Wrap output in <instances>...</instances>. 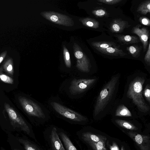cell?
Segmentation results:
<instances>
[{
	"label": "cell",
	"instance_id": "obj_1",
	"mask_svg": "<svg viewBox=\"0 0 150 150\" xmlns=\"http://www.w3.org/2000/svg\"><path fill=\"white\" fill-rule=\"evenodd\" d=\"M144 81L143 77L138 76L135 78L129 85L127 95L140 111L146 112L149 111L150 108L145 102L142 94Z\"/></svg>",
	"mask_w": 150,
	"mask_h": 150
},
{
	"label": "cell",
	"instance_id": "obj_2",
	"mask_svg": "<svg viewBox=\"0 0 150 150\" xmlns=\"http://www.w3.org/2000/svg\"><path fill=\"white\" fill-rule=\"evenodd\" d=\"M118 79V76L112 77L100 91L94 108L95 116L102 111L108 105L114 94Z\"/></svg>",
	"mask_w": 150,
	"mask_h": 150
},
{
	"label": "cell",
	"instance_id": "obj_3",
	"mask_svg": "<svg viewBox=\"0 0 150 150\" xmlns=\"http://www.w3.org/2000/svg\"><path fill=\"white\" fill-rule=\"evenodd\" d=\"M18 100L25 112L29 116L45 119L48 116V112L40 103L27 97L20 96Z\"/></svg>",
	"mask_w": 150,
	"mask_h": 150
},
{
	"label": "cell",
	"instance_id": "obj_4",
	"mask_svg": "<svg viewBox=\"0 0 150 150\" xmlns=\"http://www.w3.org/2000/svg\"><path fill=\"white\" fill-rule=\"evenodd\" d=\"M96 80V79L71 78L67 83L65 91L69 97H77L90 88Z\"/></svg>",
	"mask_w": 150,
	"mask_h": 150
},
{
	"label": "cell",
	"instance_id": "obj_5",
	"mask_svg": "<svg viewBox=\"0 0 150 150\" xmlns=\"http://www.w3.org/2000/svg\"><path fill=\"white\" fill-rule=\"evenodd\" d=\"M49 104L51 108L57 113L70 120L81 122L85 121L87 119L80 113L65 106L57 100H51Z\"/></svg>",
	"mask_w": 150,
	"mask_h": 150
},
{
	"label": "cell",
	"instance_id": "obj_6",
	"mask_svg": "<svg viewBox=\"0 0 150 150\" xmlns=\"http://www.w3.org/2000/svg\"><path fill=\"white\" fill-rule=\"evenodd\" d=\"M4 107L13 126L20 128L27 134H29V127L22 117L8 104L5 103Z\"/></svg>",
	"mask_w": 150,
	"mask_h": 150
},
{
	"label": "cell",
	"instance_id": "obj_7",
	"mask_svg": "<svg viewBox=\"0 0 150 150\" xmlns=\"http://www.w3.org/2000/svg\"><path fill=\"white\" fill-rule=\"evenodd\" d=\"M40 14L45 19L54 23L67 26L74 25L72 19L65 15L54 11H44Z\"/></svg>",
	"mask_w": 150,
	"mask_h": 150
},
{
	"label": "cell",
	"instance_id": "obj_8",
	"mask_svg": "<svg viewBox=\"0 0 150 150\" xmlns=\"http://www.w3.org/2000/svg\"><path fill=\"white\" fill-rule=\"evenodd\" d=\"M127 134L141 150H150V139L149 136L131 131L128 132Z\"/></svg>",
	"mask_w": 150,
	"mask_h": 150
},
{
	"label": "cell",
	"instance_id": "obj_9",
	"mask_svg": "<svg viewBox=\"0 0 150 150\" xmlns=\"http://www.w3.org/2000/svg\"><path fill=\"white\" fill-rule=\"evenodd\" d=\"M141 25H138L133 28L132 32L138 35L143 45L144 51L146 50L148 45V40L149 37V33L148 29L145 27L140 28Z\"/></svg>",
	"mask_w": 150,
	"mask_h": 150
},
{
	"label": "cell",
	"instance_id": "obj_10",
	"mask_svg": "<svg viewBox=\"0 0 150 150\" xmlns=\"http://www.w3.org/2000/svg\"><path fill=\"white\" fill-rule=\"evenodd\" d=\"M50 137L54 150H65L59 138L55 127H54L52 130Z\"/></svg>",
	"mask_w": 150,
	"mask_h": 150
},
{
	"label": "cell",
	"instance_id": "obj_11",
	"mask_svg": "<svg viewBox=\"0 0 150 150\" xmlns=\"http://www.w3.org/2000/svg\"><path fill=\"white\" fill-rule=\"evenodd\" d=\"M81 137L83 140L86 142H96L100 141L107 140L106 137L104 136L95 134L90 132L83 133Z\"/></svg>",
	"mask_w": 150,
	"mask_h": 150
},
{
	"label": "cell",
	"instance_id": "obj_12",
	"mask_svg": "<svg viewBox=\"0 0 150 150\" xmlns=\"http://www.w3.org/2000/svg\"><path fill=\"white\" fill-rule=\"evenodd\" d=\"M116 37L119 41L124 44H128L138 43L141 42L139 38L135 36L117 35Z\"/></svg>",
	"mask_w": 150,
	"mask_h": 150
},
{
	"label": "cell",
	"instance_id": "obj_13",
	"mask_svg": "<svg viewBox=\"0 0 150 150\" xmlns=\"http://www.w3.org/2000/svg\"><path fill=\"white\" fill-rule=\"evenodd\" d=\"M127 22L125 21L115 20L111 23L110 29L113 32L119 33L127 27Z\"/></svg>",
	"mask_w": 150,
	"mask_h": 150
},
{
	"label": "cell",
	"instance_id": "obj_14",
	"mask_svg": "<svg viewBox=\"0 0 150 150\" xmlns=\"http://www.w3.org/2000/svg\"><path fill=\"white\" fill-rule=\"evenodd\" d=\"M59 135L67 150H77L69 138L64 133L61 132Z\"/></svg>",
	"mask_w": 150,
	"mask_h": 150
},
{
	"label": "cell",
	"instance_id": "obj_15",
	"mask_svg": "<svg viewBox=\"0 0 150 150\" xmlns=\"http://www.w3.org/2000/svg\"><path fill=\"white\" fill-rule=\"evenodd\" d=\"M3 70L8 74L13 76L14 73L13 62L12 58L6 59L2 65Z\"/></svg>",
	"mask_w": 150,
	"mask_h": 150
},
{
	"label": "cell",
	"instance_id": "obj_16",
	"mask_svg": "<svg viewBox=\"0 0 150 150\" xmlns=\"http://www.w3.org/2000/svg\"><path fill=\"white\" fill-rule=\"evenodd\" d=\"M79 21L83 25L89 27L96 28L99 26L98 22L93 18H81Z\"/></svg>",
	"mask_w": 150,
	"mask_h": 150
},
{
	"label": "cell",
	"instance_id": "obj_17",
	"mask_svg": "<svg viewBox=\"0 0 150 150\" xmlns=\"http://www.w3.org/2000/svg\"><path fill=\"white\" fill-rule=\"evenodd\" d=\"M115 116L120 117H131L132 114L129 109L124 105H119L115 112Z\"/></svg>",
	"mask_w": 150,
	"mask_h": 150
},
{
	"label": "cell",
	"instance_id": "obj_18",
	"mask_svg": "<svg viewBox=\"0 0 150 150\" xmlns=\"http://www.w3.org/2000/svg\"><path fill=\"white\" fill-rule=\"evenodd\" d=\"M115 122L120 126L126 129L132 130H135L138 129V128L134 125L127 121L120 119H116L115 120Z\"/></svg>",
	"mask_w": 150,
	"mask_h": 150
},
{
	"label": "cell",
	"instance_id": "obj_19",
	"mask_svg": "<svg viewBox=\"0 0 150 150\" xmlns=\"http://www.w3.org/2000/svg\"><path fill=\"white\" fill-rule=\"evenodd\" d=\"M137 11L143 15H146L150 12V1H145L138 7Z\"/></svg>",
	"mask_w": 150,
	"mask_h": 150
},
{
	"label": "cell",
	"instance_id": "obj_20",
	"mask_svg": "<svg viewBox=\"0 0 150 150\" xmlns=\"http://www.w3.org/2000/svg\"><path fill=\"white\" fill-rule=\"evenodd\" d=\"M106 140H101L96 142H88L86 143L94 150H107L105 146Z\"/></svg>",
	"mask_w": 150,
	"mask_h": 150
},
{
	"label": "cell",
	"instance_id": "obj_21",
	"mask_svg": "<svg viewBox=\"0 0 150 150\" xmlns=\"http://www.w3.org/2000/svg\"><path fill=\"white\" fill-rule=\"evenodd\" d=\"M19 142L24 146L25 150H41L30 141L23 139H18Z\"/></svg>",
	"mask_w": 150,
	"mask_h": 150
},
{
	"label": "cell",
	"instance_id": "obj_22",
	"mask_svg": "<svg viewBox=\"0 0 150 150\" xmlns=\"http://www.w3.org/2000/svg\"><path fill=\"white\" fill-rule=\"evenodd\" d=\"M142 47L135 45H132L127 47L129 53L133 57L137 58L140 55Z\"/></svg>",
	"mask_w": 150,
	"mask_h": 150
},
{
	"label": "cell",
	"instance_id": "obj_23",
	"mask_svg": "<svg viewBox=\"0 0 150 150\" xmlns=\"http://www.w3.org/2000/svg\"><path fill=\"white\" fill-rule=\"evenodd\" d=\"M2 66L0 67V81L5 83L13 84L14 83L13 79L3 72Z\"/></svg>",
	"mask_w": 150,
	"mask_h": 150
},
{
	"label": "cell",
	"instance_id": "obj_24",
	"mask_svg": "<svg viewBox=\"0 0 150 150\" xmlns=\"http://www.w3.org/2000/svg\"><path fill=\"white\" fill-rule=\"evenodd\" d=\"M64 62L67 67L70 68L71 63L70 59L69 54L65 47H64Z\"/></svg>",
	"mask_w": 150,
	"mask_h": 150
},
{
	"label": "cell",
	"instance_id": "obj_25",
	"mask_svg": "<svg viewBox=\"0 0 150 150\" xmlns=\"http://www.w3.org/2000/svg\"><path fill=\"white\" fill-rule=\"evenodd\" d=\"M144 94L145 97L147 101L150 103V90L149 86H147L145 88Z\"/></svg>",
	"mask_w": 150,
	"mask_h": 150
},
{
	"label": "cell",
	"instance_id": "obj_26",
	"mask_svg": "<svg viewBox=\"0 0 150 150\" xmlns=\"http://www.w3.org/2000/svg\"><path fill=\"white\" fill-rule=\"evenodd\" d=\"M122 0H100L98 1L106 4L113 5L121 1Z\"/></svg>",
	"mask_w": 150,
	"mask_h": 150
},
{
	"label": "cell",
	"instance_id": "obj_27",
	"mask_svg": "<svg viewBox=\"0 0 150 150\" xmlns=\"http://www.w3.org/2000/svg\"><path fill=\"white\" fill-rule=\"evenodd\" d=\"M144 59L146 64L149 66L150 64V42L149 43L148 50L145 55Z\"/></svg>",
	"mask_w": 150,
	"mask_h": 150
},
{
	"label": "cell",
	"instance_id": "obj_28",
	"mask_svg": "<svg viewBox=\"0 0 150 150\" xmlns=\"http://www.w3.org/2000/svg\"><path fill=\"white\" fill-rule=\"evenodd\" d=\"M106 144L110 150H120L118 145L115 142H113L112 145H111L109 144L108 141Z\"/></svg>",
	"mask_w": 150,
	"mask_h": 150
},
{
	"label": "cell",
	"instance_id": "obj_29",
	"mask_svg": "<svg viewBox=\"0 0 150 150\" xmlns=\"http://www.w3.org/2000/svg\"><path fill=\"white\" fill-rule=\"evenodd\" d=\"M93 12L96 16L99 17L103 16L106 14L105 11L102 9L94 10Z\"/></svg>",
	"mask_w": 150,
	"mask_h": 150
},
{
	"label": "cell",
	"instance_id": "obj_30",
	"mask_svg": "<svg viewBox=\"0 0 150 150\" xmlns=\"http://www.w3.org/2000/svg\"><path fill=\"white\" fill-rule=\"evenodd\" d=\"M74 55L77 59L82 58L84 55L82 52L80 51H77L75 52Z\"/></svg>",
	"mask_w": 150,
	"mask_h": 150
},
{
	"label": "cell",
	"instance_id": "obj_31",
	"mask_svg": "<svg viewBox=\"0 0 150 150\" xmlns=\"http://www.w3.org/2000/svg\"><path fill=\"white\" fill-rule=\"evenodd\" d=\"M7 51H5L2 52L0 54V64L5 58L7 54Z\"/></svg>",
	"mask_w": 150,
	"mask_h": 150
},
{
	"label": "cell",
	"instance_id": "obj_32",
	"mask_svg": "<svg viewBox=\"0 0 150 150\" xmlns=\"http://www.w3.org/2000/svg\"><path fill=\"white\" fill-rule=\"evenodd\" d=\"M141 22L142 23L145 25H150L149 20L146 18H143L142 19Z\"/></svg>",
	"mask_w": 150,
	"mask_h": 150
},
{
	"label": "cell",
	"instance_id": "obj_33",
	"mask_svg": "<svg viewBox=\"0 0 150 150\" xmlns=\"http://www.w3.org/2000/svg\"><path fill=\"white\" fill-rule=\"evenodd\" d=\"M120 150H124V148L123 146H121Z\"/></svg>",
	"mask_w": 150,
	"mask_h": 150
},
{
	"label": "cell",
	"instance_id": "obj_34",
	"mask_svg": "<svg viewBox=\"0 0 150 150\" xmlns=\"http://www.w3.org/2000/svg\"><path fill=\"white\" fill-rule=\"evenodd\" d=\"M14 150H19L18 149H14Z\"/></svg>",
	"mask_w": 150,
	"mask_h": 150
},
{
	"label": "cell",
	"instance_id": "obj_35",
	"mask_svg": "<svg viewBox=\"0 0 150 150\" xmlns=\"http://www.w3.org/2000/svg\"><path fill=\"white\" fill-rule=\"evenodd\" d=\"M1 150H4V149H2Z\"/></svg>",
	"mask_w": 150,
	"mask_h": 150
}]
</instances>
